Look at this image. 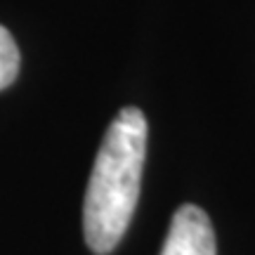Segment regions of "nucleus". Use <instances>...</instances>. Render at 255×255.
Masks as SVG:
<instances>
[{
  "mask_svg": "<svg viewBox=\"0 0 255 255\" xmlns=\"http://www.w3.org/2000/svg\"><path fill=\"white\" fill-rule=\"evenodd\" d=\"M161 255H218L215 229L206 210L191 203L175 210Z\"/></svg>",
  "mask_w": 255,
  "mask_h": 255,
  "instance_id": "f03ea898",
  "label": "nucleus"
},
{
  "mask_svg": "<svg viewBox=\"0 0 255 255\" xmlns=\"http://www.w3.org/2000/svg\"><path fill=\"white\" fill-rule=\"evenodd\" d=\"M19 73V47L5 26H0V90L14 83Z\"/></svg>",
  "mask_w": 255,
  "mask_h": 255,
  "instance_id": "7ed1b4c3",
  "label": "nucleus"
},
{
  "mask_svg": "<svg viewBox=\"0 0 255 255\" xmlns=\"http://www.w3.org/2000/svg\"><path fill=\"white\" fill-rule=\"evenodd\" d=\"M146 158V119L126 107L102 139L83 206V232L92 253L107 255L121 244L139 201Z\"/></svg>",
  "mask_w": 255,
  "mask_h": 255,
  "instance_id": "f257e3e1",
  "label": "nucleus"
}]
</instances>
